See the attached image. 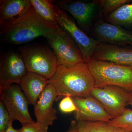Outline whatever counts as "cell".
<instances>
[{
    "mask_svg": "<svg viewBox=\"0 0 132 132\" xmlns=\"http://www.w3.org/2000/svg\"><path fill=\"white\" fill-rule=\"evenodd\" d=\"M49 82L57 90L58 97L56 101L67 96L87 97L95 87L94 80L85 62L72 67L59 65Z\"/></svg>",
    "mask_w": 132,
    "mask_h": 132,
    "instance_id": "1",
    "label": "cell"
},
{
    "mask_svg": "<svg viewBox=\"0 0 132 132\" xmlns=\"http://www.w3.org/2000/svg\"><path fill=\"white\" fill-rule=\"evenodd\" d=\"M59 27L43 19L32 6L22 16L1 28V36L4 42L20 45L43 36Z\"/></svg>",
    "mask_w": 132,
    "mask_h": 132,
    "instance_id": "2",
    "label": "cell"
},
{
    "mask_svg": "<svg viewBox=\"0 0 132 132\" xmlns=\"http://www.w3.org/2000/svg\"><path fill=\"white\" fill-rule=\"evenodd\" d=\"M86 63L94 80L95 87L114 86L129 92L132 90L131 67L92 58Z\"/></svg>",
    "mask_w": 132,
    "mask_h": 132,
    "instance_id": "3",
    "label": "cell"
},
{
    "mask_svg": "<svg viewBox=\"0 0 132 132\" xmlns=\"http://www.w3.org/2000/svg\"><path fill=\"white\" fill-rule=\"evenodd\" d=\"M20 51L28 72L38 74L48 80L55 74L59 67L57 57L47 47H23Z\"/></svg>",
    "mask_w": 132,
    "mask_h": 132,
    "instance_id": "4",
    "label": "cell"
},
{
    "mask_svg": "<svg viewBox=\"0 0 132 132\" xmlns=\"http://www.w3.org/2000/svg\"><path fill=\"white\" fill-rule=\"evenodd\" d=\"M43 37L53 50L59 65L72 67L85 62L75 42L60 26Z\"/></svg>",
    "mask_w": 132,
    "mask_h": 132,
    "instance_id": "5",
    "label": "cell"
},
{
    "mask_svg": "<svg viewBox=\"0 0 132 132\" xmlns=\"http://www.w3.org/2000/svg\"><path fill=\"white\" fill-rule=\"evenodd\" d=\"M55 5L72 15L78 25L88 34L95 21L103 17L100 0L53 1Z\"/></svg>",
    "mask_w": 132,
    "mask_h": 132,
    "instance_id": "6",
    "label": "cell"
},
{
    "mask_svg": "<svg viewBox=\"0 0 132 132\" xmlns=\"http://www.w3.org/2000/svg\"><path fill=\"white\" fill-rule=\"evenodd\" d=\"M0 98L11 119L17 120L22 126L35 122L28 109V101L20 85L11 83L0 86Z\"/></svg>",
    "mask_w": 132,
    "mask_h": 132,
    "instance_id": "7",
    "label": "cell"
},
{
    "mask_svg": "<svg viewBox=\"0 0 132 132\" xmlns=\"http://www.w3.org/2000/svg\"><path fill=\"white\" fill-rule=\"evenodd\" d=\"M54 13L59 26L68 33L73 40L86 63L92 58L100 42L79 28L65 12L55 5Z\"/></svg>",
    "mask_w": 132,
    "mask_h": 132,
    "instance_id": "8",
    "label": "cell"
},
{
    "mask_svg": "<svg viewBox=\"0 0 132 132\" xmlns=\"http://www.w3.org/2000/svg\"><path fill=\"white\" fill-rule=\"evenodd\" d=\"M90 95L97 99L114 118L120 116L128 105L129 92L117 86L95 87Z\"/></svg>",
    "mask_w": 132,
    "mask_h": 132,
    "instance_id": "9",
    "label": "cell"
},
{
    "mask_svg": "<svg viewBox=\"0 0 132 132\" xmlns=\"http://www.w3.org/2000/svg\"><path fill=\"white\" fill-rule=\"evenodd\" d=\"M89 36L100 43L124 47H132V33L120 26L107 22L103 17L95 21Z\"/></svg>",
    "mask_w": 132,
    "mask_h": 132,
    "instance_id": "10",
    "label": "cell"
},
{
    "mask_svg": "<svg viewBox=\"0 0 132 132\" xmlns=\"http://www.w3.org/2000/svg\"><path fill=\"white\" fill-rule=\"evenodd\" d=\"M77 108L75 118L77 121H103L109 123L114 119L104 107L91 95L84 98L72 97Z\"/></svg>",
    "mask_w": 132,
    "mask_h": 132,
    "instance_id": "11",
    "label": "cell"
},
{
    "mask_svg": "<svg viewBox=\"0 0 132 132\" xmlns=\"http://www.w3.org/2000/svg\"><path fill=\"white\" fill-rule=\"evenodd\" d=\"M28 71L20 54L9 52L0 62V86L15 83L20 85Z\"/></svg>",
    "mask_w": 132,
    "mask_h": 132,
    "instance_id": "12",
    "label": "cell"
},
{
    "mask_svg": "<svg viewBox=\"0 0 132 132\" xmlns=\"http://www.w3.org/2000/svg\"><path fill=\"white\" fill-rule=\"evenodd\" d=\"M57 97L56 88L49 82L34 106L36 122L48 128L53 125L54 121L57 119V111L53 106Z\"/></svg>",
    "mask_w": 132,
    "mask_h": 132,
    "instance_id": "13",
    "label": "cell"
},
{
    "mask_svg": "<svg viewBox=\"0 0 132 132\" xmlns=\"http://www.w3.org/2000/svg\"><path fill=\"white\" fill-rule=\"evenodd\" d=\"M92 58L121 65L132 67V49L99 43Z\"/></svg>",
    "mask_w": 132,
    "mask_h": 132,
    "instance_id": "14",
    "label": "cell"
},
{
    "mask_svg": "<svg viewBox=\"0 0 132 132\" xmlns=\"http://www.w3.org/2000/svg\"><path fill=\"white\" fill-rule=\"evenodd\" d=\"M49 82V80L45 77L28 72L20 85L29 104L34 106L42 93Z\"/></svg>",
    "mask_w": 132,
    "mask_h": 132,
    "instance_id": "15",
    "label": "cell"
},
{
    "mask_svg": "<svg viewBox=\"0 0 132 132\" xmlns=\"http://www.w3.org/2000/svg\"><path fill=\"white\" fill-rule=\"evenodd\" d=\"M29 0H3L1 1V28L20 17L32 7Z\"/></svg>",
    "mask_w": 132,
    "mask_h": 132,
    "instance_id": "16",
    "label": "cell"
},
{
    "mask_svg": "<svg viewBox=\"0 0 132 132\" xmlns=\"http://www.w3.org/2000/svg\"><path fill=\"white\" fill-rule=\"evenodd\" d=\"M103 18L107 22L132 30V3L123 5Z\"/></svg>",
    "mask_w": 132,
    "mask_h": 132,
    "instance_id": "17",
    "label": "cell"
},
{
    "mask_svg": "<svg viewBox=\"0 0 132 132\" xmlns=\"http://www.w3.org/2000/svg\"><path fill=\"white\" fill-rule=\"evenodd\" d=\"M32 7L38 15L46 21L59 27L54 13V5L50 0H30Z\"/></svg>",
    "mask_w": 132,
    "mask_h": 132,
    "instance_id": "18",
    "label": "cell"
},
{
    "mask_svg": "<svg viewBox=\"0 0 132 132\" xmlns=\"http://www.w3.org/2000/svg\"><path fill=\"white\" fill-rule=\"evenodd\" d=\"M76 127L78 132H118L121 129L103 121H78Z\"/></svg>",
    "mask_w": 132,
    "mask_h": 132,
    "instance_id": "19",
    "label": "cell"
},
{
    "mask_svg": "<svg viewBox=\"0 0 132 132\" xmlns=\"http://www.w3.org/2000/svg\"><path fill=\"white\" fill-rule=\"evenodd\" d=\"M109 123L115 127L132 132V110L126 109L120 116L114 118Z\"/></svg>",
    "mask_w": 132,
    "mask_h": 132,
    "instance_id": "20",
    "label": "cell"
},
{
    "mask_svg": "<svg viewBox=\"0 0 132 132\" xmlns=\"http://www.w3.org/2000/svg\"><path fill=\"white\" fill-rule=\"evenodd\" d=\"M103 17L110 14L112 12L123 5L131 2V0H100Z\"/></svg>",
    "mask_w": 132,
    "mask_h": 132,
    "instance_id": "21",
    "label": "cell"
},
{
    "mask_svg": "<svg viewBox=\"0 0 132 132\" xmlns=\"http://www.w3.org/2000/svg\"><path fill=\"white\" fill-rule=\"evenodd\" d=\"M10 116L6 107L1 101H0V132H5L11 121Z\"/></svg>",
    "mask_w": 132,
    "mask_h": 132,
    "instance_id": "22",
    "label": "cell"
},
{
    "mask_svg": "<svg viewBox=\"0 0 132 132\" xmlns=\"http://www.w3.org/2000/svg\"><path fill=\"white\" fill-rule=\"evenodd\" d=\"M59 108L62 112L65 113H71L77 110L72 98L69 96L62 98L59 103Z\"/></svg>",
    "mask_w": 132,
    "mask_h": 132,
    "instance_id": "23",
    "label": "cell"
},
{
    "mask_svg": "<svg viewBox=\"0 0 132 132\" xmlns=\"http://www.w3.org/2000/svg\"><path fill=\"white\" fill-rule=\"evenodd\" d=\"M48 128L37 122L22 126L19 132H48Z\"/></svg>",
    "mask_w": 132,
    "mask_h": 132,
    "instance_id": "24",
    "label": "cell"
},
{
    "mask_svg": "<svg viewBox=\"0 0 132 132\" xmlns=\"http://www.w3.org/2000/svg\"><path fill=\"white\" fill-rule=\"evenodd\" d=\"M13 120L11 119V121L9 126L8 127L5 132H19V129L16 130L15 129L13 126Z\"/></svg>",
    "mask_w": 132,
    "mask_h": 132,
    "instance_id": "25",
    "label": "cell"
},
{
    "mask_svg": "<svg viewBox=\"0 0 132 132\" xmlns=\"http://www.w3.org/2000/svg\"><path fill=\"white\" fill-rule=\"evenodd\" d=\"M76 124L75 121H72L69 129L66 132H78L76 129Z\"/></svg>",
    "mask_w": 132,
    "mask_h": 132,
    "instance_id": "26",
    "label": "cell"
},
{
    "mask_svg": "<svg viewBox=\"0 0 132 132\" xmlns=\"http://www.w3.org/2000/svg\"><path fill=\"white\" fill-rule=\"evenodd\" d=\"M128 105H130L132 108V90L129 92V100Z\"/></svg>",
    "mask_w": 132,
    "mask_h": 132,
    "instance_id": "27",
    "label": "cell"
},
{
    "mask_svg": "<svg viewBox=\"0 0 132 132\" xmlns=\"http://www.w3.org/2000/svg\"><path fill=\"white\" fill-rule=\"evenodd\" d=\"M118 132H130L129 131H128L127 130H125V129H123V128H121V129Z\"/></svg>",
    "mask_w": 132,
    "mask_h": 132,
    "instance_id": "28",
    "label": "cell"
},
{
    "mask_svg": "<svg viewBox=\"0 0 132 132\" xmlns=\"http://www.w3.org/2000/svg\"><path fill=\"white\" fill-rule=\"evenodd\" d=\"M131 68H132V67H131Z\"/></svg>",
    "mask_w": 132,
    "mask_h": 132,
    "instance_id": "29",
    "label": "cell"
},
{
    "mask_svg": "<svg viewBox=\"0 0 132 132\" xmlns=\"http://www.w3.org/2000/svg\"></svg>",
    "mask_w": 132,
    "mask_h": 132,
    "instance_id": "30",
    "label": "cell"
}]
</instances>
